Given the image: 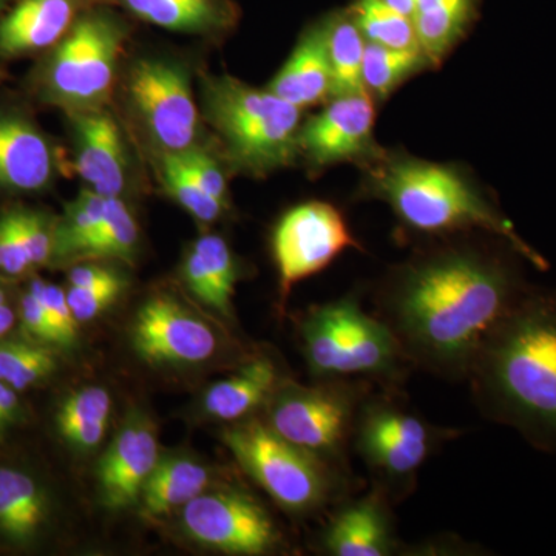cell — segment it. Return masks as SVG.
Masks as SVG:
<instances>
[{
    "label": "cell",
    "instance_id": "d6986e66",
    "mask_svg": "<svg viewBox=\"0 0 556 556\" xmlns=\"http://www.w3.org/2000/svg\"><path fill=\"white\" fill-rule=\"evenodd\" d=\"M84 10L87 0H20L0 20V56L21 58L53 49Z\"/></svg>",
    "mask_w": 556,
    "mask_h": 556
},
{
    "label": "cell",
    "instance_id": "9c48e42d",
    "mask_svg": "<svg viewBox=\"0 0 556 556\" xmlns=\"http://www.w3.org/2000/svg\"><path fill=\"white\" fill-rule=\"evenodd\" d=\"M367 396V383L351 380H328L318 387L280 383L266 402V424L295 447L334 466L346 457Z\"/></svg>",
    "mask_w": 556,
    "mask_h": 556
},
{
    "label": "cell",
    "instance_id": "ab89813d",
    "mask_svg": "<svg viewBox=\"0 0 556 556\" xmlns=\"http://www.w3.org/2000/svg\"><path fill=\"white\" fill-rule=\"evenodd\" d=\"M20 316L22 327H24L25 332L35 342L43 343V345L60 346L56 331H54L53 325H51L50 318L47 316L38 295L31 289H28L27 294L22 298Z\"/></svg>",
    "mask_w": 556,
    "mask_h": 556
},
{
    "label": "cell",
    "instance_id": "f1b7e54d",
    "mask_svg": "<svg viewBox=\"0 0 556 556\" xmlns=\"http://www.w3.org/2000/svg\"><path fill=\"white\" fill-rule=\"evenodd\" d=\"M126 287V278L116 270L98 265H79L68 273L65 294L73 316L78 324H86L113 305Z\"/></svg>",
    "mask_w": 556,
    "mask_h": 556
},
{
    "label": "cell",
    "instance_id": "4dcf8cb0",
    "mask_svg": "<svg viewBox=\"0 0 556 556\" xmlns=\"http://www.w3.org/2000/svg\"><path fill=\"white\" fill-rule=\"evenodd\" d=\"M109 199L86 189L65 211L54 226V247L51 260H78L80 252L98 232L108 212Z\"/></svg>",
    "mask_w": 556,
    "mask_h": 556
},
{
    "label": "cell",
    "instance_id": "ac0fdd59",
    "mask_svg": "<svg viewBox=\"0 0 556 556\" xmlns=\"http://www.w3.org/2000/svg\"><path fill=\"white\" fill-rule=\"evenodd\" d=\"M56 150L22 113L0 112V192L36 193L56 177Z\"/></svg>",
    "mask_w": 556,
    "mask_h": 556
},
{
    "label": "cell",
    "instance_id": "7bdbcfd3",
    "mask_svg": "<svg viewBox=\"0 0 556 556\" xmlns=\"http://www.w3.org/2000/svg\"><path fill=\"white\" fill-rule=\"evenodd\" d=\"M382 2H386L391 9L401 11L405 16L413 17L416 0H382Z\"/></svg>",
    "mask_w": 556,
    "mask_h": 556
},
{
    "label": "cell",
    "instance_id": "74e56055",
    "mask_svg": "<svg viewBox=\"0 0 556 556\" xmlns=\"http://www.w3.org/2000/svg\"><path fill=\"white\" fill-rule=\"evenodd\" d=\"M175 155L204 192L228 206V181L217 161L197 146Z\"/></svg>",
    "mask_w": 556,
    "mask_h": 556
},
{
    "label": "cell",
    "instance_id": "60d3db41",
    "mask_svg": "<svg viewBox=\"0 0 556 556\" xmlns=\"http://www.w3.org/2000/svg\"><path fill=\"white\" fill-rule=\"evenodd\" d=\"M21 404L16 390L0 382V439L20 420Z\"/></svg>",
    "mask_w": 556,
    "mask_h": 556
},
{
    "label": "cell",
    "instance_id": "44dd1931",
    "mask_svg": "<svg viewBox=\"0 0 556 556\" xmlns=\"http://www.w3.org/2000/svg\"><path fill=\"white\" fill-rule=\"evenodd\" d=\"M138 20L166 30L215 36L236 25L239 11L230 0H112Z\"/></svg>",
    "mask_w": 556,
    "mask_h": 556
},
{
    "label": "cell",
    "instance_id": "cb8c5ba5",
    "mask_svg": "<svg viewBox=\"0 0 556 556\" xmlns=\"http://www.w3.org/2000/svg\"><path fill=\"white\" fill-rule=\"evenodd\" d=\"M49 517L42 485L27 471L0 467V533L16 544L35 540Z\"/></svg>",
    "mask_w": 556,
    "mask_h": 556
},
{
    "label": "cell",
    "instance_id": "3957f363",
    "mask_svg": "<svg viewBox=\"0 0 556 556\" xmlns=\"http://www.w3.org/2000/svg\"><path fill=\"white\" fill-rule=\"evenodd\" d=\"M369 192L386 201L408 228L424 233L479 229L500 237L538 269L546 260L533 251L514 225L453 167L409 156L372 160Z\"/></svg>",
    "mask_w": 556,
    "mask_h": 556
},
{
    "label": "cell",
    "instance_id": "8fae6325",
    "mask_svg": "<svg viewBox=\"0 0 556 556\" xmlns=\"http://www.w3.org/2000/svg\"><path fill=\"white\" fill-rule=\"evenodd\" d=\"M350 248H358L357 240L331 204L309 201L287 212L273 236L281 305L295 285L327 268Z\"/></svg>",
    "mask_w": 556,
    "mask_h": 556
},
{
    "label": "cell",
    "instance_id": "f35d334b",
    "mask_svg": "<svg viewBox=\"0 0 556 556\" xmlns=\"http://www.w3.org/2000/svg\"><path fill=\"white\" fill-rule=\"evenodd\" d=\"M21 222L33 266L39 268V266L47 265L53 257L56 223L51 222L42 212L24 207H21Z\"/></svg>",
    "mask_w": 556,
    "mask_h": 556
},
{
    "label": "cell",
    "instance_id": "9a60e30c",
    "mask_svg": "<svg viewBox=\"0 0 556 556\" xmlns=\"http://www.w3.org/2000/svg\"><path fill=\"white\" fill-rule=\"evenodd\" d=\"M393 501L379 486L345 500L329 518L320 538L321 551L331 556H390L399 554Z\"/></svg>",
    "mask_w": 556,
    "mask_h": 556
},
{
    "label": "cell",
    "instance_id": "30bf717a",
    "mask_svg": "<svg viewBox=\"0 0 556 556\" xmlns=\"http://www.w3.org/2000/svg\"><path fill=\"white\" fill-rule=\"evenodd\" d=\"M126 90L131 115L161 155L197 146L199 109L181 65L159 58L139 60L129 70Z\"/></svg>",
    "mask_w": 556,
    "mask_h": 556
},
{
    "label": "cell",
    "instance_id": "1f68e13d",
    "mask_svg": "<svg viewBox=\"0 0 556 556\" xmlns=\"http://www.w3.org/2000/svg\"><path fill=\"white\" fill-rule=\"evenodd\" d=\"M348 10L367 42L387 49L420 50L412 17L382 0H356Z\"/></svg>",
    "mask_w": 556,
    "mask_h": 556
},
{
    "label": "cell",
    "instance_id": "f6af8a7d",
    "mask_svg": "<svg viewBox=\"0 0 556 556\" xmlns=\"http://www.w3.org/2000/svg\"><path fill=\"white\" fill-rule=\"evenodd\" d=\"M3 2H5V0H0V5H2Z\"/></svg>",
    "mask_w": 556,
    "mask_h": 556
},
{
    "label": "cell",
    "instance_id": "b9f144b4",
    "mask_svg": "<svg viewBox=\"0 0 556 556\" xmlns=\"http://www.w3.org/2000/svg\"><path fill=\"white\" fill-rule=\"evenodd\" d=\"M16 324V313L10 305L5 291L0 288V339L5 338Z\"/></svg>",
    "mask_w": 556,
    "mask_h": 556
},
{
    "label": "cell",
    "instance_id": "836d02e7",
    "mask_svg": "<svg viewBox=\"0 0 556 556\" xmlns=\"http://www.w3.org/2000/svg\"><path fill=\"white\" fill-rule=\"evenodd\" d=\"M56 356L39 342H0V382L16 391L38 386L53 375Z\"/></svg>",
    "mask_w": 556,
    "mask_h": 556
},
{
    "label": "cell",
    "instance_id": "8d00e7d4",
    "mask_svg": "<svg viewBox=\"0 0 556 556\" xmlns=\"http://www.w3.org/2000/svg\"><path fill=\"white\" fill-rule=\"evenodd\" d=\"M28 289H31L42 303L43 309L56 331L60 346H72L78 338L79 324L73 316L64 289L42 280H33Z\"/></svg>",
    "mask_w": 556,
    "mask_h": 556
},
{
    "label": "cell",
    "instance_id": "2e32d148",
    "mask_svg": "<svg viewBox=\"0 0 556 556\" xmlns=\"http://www.w3.org/2000/svg\"><path fill=\"white\" fill-rule=\"evenodd\" d=\"M160 463L155 427L142 416H131L101 459L98 481L102 503L110 508L138 503L142 489Z\"/></svg>",
    "mask_w": 556,
    "mask_h": 556
},
{
    "label": "cell",
    "instance_id": "603a6c76",
    "mask_svg": "<svg viewBox=\"0 0 556 556\" xmlns=\"http://www.w3.org/2000/svg\"><path fill=\"white\" fill-rule=\"evenodd\" d=\"M237 278L236 260L225 239L207 233L193 243L185 262V280L204 305L230 316Z\"/></svg>",
    "mask_w": 556,
    "mask_h": 556
},
{
    "label": "cell",
    "instance_id": "7a4b0ae2",
    "mask_svg": "<svg viewBox=\"0 0 556 556\" xmlns=\"http://www.w3.org/2000/svg\"><path fill=\"white\" fill-rule=\"evenodd\" d=\"M467 380L486 419L556 453V291L527 289L485 340Z\"/></svg>",
    "mask_w": 556,
    "mask_h": 556
},
{
    "label": "cell",
    "instance_id": "5bb4252c",
    "mask_svg": "<svg viewBox=\"0 0 556 556\" xmlns=\"http://www.w3.org/2000/svg\"><path fill=\"white\" fill-rule=\"evenodd\" d=\"M376 110L367 93L332 98L299 131V153L311 166L343 161L376 160L382 153L375 141Z\"/></svg>",
    "mask_w": 556,
    "mask_h": 556
},
{
    "label": "cell",
    "instance_id": "d4e9b609",
    "mask_svg": "<svg viewBox=\"0 0 556 556\" xmlns=\"http://www.w3.org/2000/svg\"><path fill=\"white\" fill-rule=\"evenodd\" d=\"M208 481L211 473L197 460L185 456L160 459L139 496L142 514L160 518L182 508L206 492Z\"/></svg>",
    "mask_w": 556,
    "mask_h": 556
},
{
    "label": "cell",
    "instance_id": "d6a6232c",
    "mask_svg": "<svg viewBox=\"0 0 556 556\" xmlns=\"http://www.w3.org/2000/svg\"><path fill=\"white\" fill-rule=\"evenodd\" d=\"M139 241L137 219L121 199H109L108 212L98 232L89 240L78 260H134Z\"/></svg>",
    "mask_w": 556,
    "mask_h": 556
},
{
    "label": "cell",
    "instance_id": "ba28073f",
    "mask_svg": "<svg viewBox=\"0 0 556 556\" xmlns=\"http://www.w3.org/2000/svg\"><path fill=\"white\" fill-rule=\"evenodd\" d=\"M223 441L249 477L292 514L318 510L342 489L334 466L278 437L263 420L248 419L228 428Z\"/></svg>",
    "mask_w": 556,
    "mask_h": 556
},
{
    "label": "cell",
    "instance_id": "5b68a950",
    "mask_svg": "<svg viewBox=\"0 0 556 556\" xmlns=\"http://www.w3.org/2000/svg\"><path fill=\"white\" fill-rule=\"evenodd\" d=\"M311 371L327 380L368 378L396 386L412 364L378 316L345 298L311 311L302 325Z\"/></svg>",
    "mask_w": 556,
    "mask_h": 556
},
{
    "label": "cell",
    "instance_id": "4316f807",
    "mask_svg": "<svg viewBox=\"0 0 556 556\" xmlns=\"http://www.w3.org/2000/svg\"><path fill=\"white\" fill-rule=\"evenodd\" d=\"M112 396L102 387H84L62 402L56 426L70 447L87 452L101 444L108 430Z\"/></svg>",
    "mask_w": 556,
    "mask_h": 556
},
{
    "label": "cell",
    "instance_id": "83f0119b",
    "mask_svg": "<svg viewBox=\"0 0 556 556\" xmlns=\"http://www.w3.org/2000/svg\"><path fill=\"white\" fill-rule=\"evenodd\" d=\"M324 22L331 65V98L367 93L362 83V62L367 40L358 30L350 10L329 14Z\"/></svg>",
    "mask_w": 556,
    "mask_h": 556
},
{
    "label": "cell",
    "instance_id": "f546056e",
    "mask_svg": "<svg viewBox=\"0 0 556 556\" xmlns=\"http://www.w3.org/2000/svg\"><path fill=\"white\" fill-rule=\"evenodd\" d=\"M427 65L431 62L422 50H394L367 42L362 62V83L369 97L386 100L405 79Z\"/></svg>",
    "mask_w": 556,
    "mask_h": 556
},
{
    "label": "cell",
    "instance_id": "52a82bcc",
    "mask_svg": "<svg viewBox=\"0 0 556 556\" xmlns=\"http://www.w3.org/2000/svg\"><path fill=\"white\" fill-rule=\"evenodd\" d=\"M456 437V430L428 422L396 394L368 393L358 409L351 445L375 485L396 503L415 490L424 464Z\"/></svg>",
    "mask_w": 556,
    "mask_h": 556
},
{
    "label": "cell",
    "instance_id": "e0dca14e",
    "mask_svg": "<svg viewBox=\"0 0 556 556\" xmlns=\"http://www.w3.org/2000/svg\"><path fill=\"white\" fill-rule=\"evenodd\" d=\"M72 118L79 177L105 199H121L129 178V156L118 123L105 108L76 113Z\"/></svg>",
    "mask_w": 556,
    "mask_h": 556
},
{
    "label": "cell",
    "instance_id": "6da1fadb",
    "mask_svg": "<svg viewBox=\"0 0 556 556\" xmlns=\"http://www.w3.org/2000/svg\"><path fill=\"white\" fill-rule=\"evenodd\" d=\"M526 291L510 260L457 244L394 270L380 288L376 316L412 367L467 380L485 340Z\"/></svg>",
    "mask_w": 556,
    "mask_h": 556
},
{
    "label": "cell",
    "instance_id": "7402d4cb",
    "mask_svg": "<svg viewBox=\"0 0 556 556\" xmlns=\"http://www.w3.org/2000/svg\"><path fill=\"white\" fill-rule=\"evenodd\" d=\"M277 365L269 357L251 358L229 379L214 383L203 397L206 415L237 422L269 401L280 386Z\"/></svg>",
    "mask_w": 556,
    "mask_h": 556
},
{
    "label": "cell",
    "instance_id": "484cf974",
    "mask_svg": "<svg viewBox=\"0 0 556 556\" xmlns=\"http://www.w3.org/2000/svg\"><path fill=\"white\" fill-rule=\"evenodd\" d=\"M478 0H416L413 11L420 50L431 65L444 60L477 16Z\"/></svg>",
    "mask_w": 556,
    "mask_h": 556
},
{
    "label": "cell",
    "instance_id": "7c38bea8",
    "mask_svg": "<svg viewBox=\"0 0 556 556\" xmlns=\"http://www.w3.org/2000/svg\"><path fill=\"white\" fill-rule=\"evenodd\" d=\"M181 521L197 543L226 554L265 555L280 543L269 511L239 489L201 493L182 507Z\"/></svg>",
    "mask_w": 556,
    "mask_h": 556
},
{
    "label": "cell",
    "instance_id": "e575fe53",
    "mask_svg": "<svg viewBox=\"0 0 556 556\" xmlns=\"http://www.w3.org/2000/svg\"><path fill=\"white\" fill-rule=\"evenodd\" d=\"M161 178L172 199L200 222L214 223L228 207L200 188L199 182L190 177L175 153L161 155Z\"/></svg>",
    "mask_w": 556,
    "mask_h": 556
},
{
    "label": "cell",
    "instance_id": "277c9868",
    "mask_svg": "<svg viewBox=\"0 0 556 556\" xmlns=\"http://www.w3.org/2000/svg\"><path fill=\"white\" fill-rule=\"evenodd\" d=\"M203 113L222 139L230 164L252 177H265L299 155L302 109L232 76H206Z\"/></svg>",
    "mask_w": 556,
    "mask_h": 556
},
{
    "label": "cell",
    "instance_id": "d590c367",
    "mask_svg": "<svg viewBox=\"0 0 556 556\" xmlns=\"http://www.w3.org/2000/svg\"><path fill=\"white\" fill-rule=\"evenodd\" d=\"M35 269L22 230L21 207L0 215V276L17 278Z\"/></svg>",
    "mask_w": 556,
    "mask_h": 556
},
{
    "label": "cell",
    "instance_id": "8992f818",
    "mask_svg": "<svg viewBox=\"0 0 556 556\" xmlns=\"http://www.w3.org/2000/svg\"><path fill=\"white\" fill-rule=\"evenodd\" d=\"M127 30L108 10L87 9L50 50L38 73V91L70 116L104 109L115 87Z\"/></svg>",
    "mask_w": 556,
    "mask_h": 556
},
{
    "label": "cell",
    "instance_id": "ffe728a7",
    "mask_svg": "<svg viewBox=\"0 0 556 556\" xmlns=\"http://www.w3.org/2000/svg\"><path fill=\"white\" fill-rule=\"evenodd\" d=\"M331 84L327 28L321 21L300 38L268 89L281 100L303 110L331 98Z\"/></svg>",
    "mask_w": 556,
    "mask_h": 556
},
{
    "label": "cell",
    "instance_id": "4fadbf2b",
    "mask_svg": "<svg viewBox=\"0 0 556 556\" xmlns=\"http://www.w3.org/2000/svg\"><path fill=\"white\" fill-rule=\"evenodd\" d=\"M131 343L150 364H201L218 350L214 329L167 295L149 299L139 308Z\"/></svg>",
    "mask_w": 556,
    "mask_h": 556
},
{
    "label": "cell",
    "instance_id": "ee69618b",
    "mask_svg": "<svg viewBox=\"0 0 556 556\" xmlns=\"http://www.w3.org/2000/svg\"><path fill=\"white\" fill-rule=\"evenodd\" d=\"M5 78V76H3V73L0 72V83H2V79Z\"/></svg>",
    "mask_w": 556,
    "mask_h": 556
}]
</instances>
